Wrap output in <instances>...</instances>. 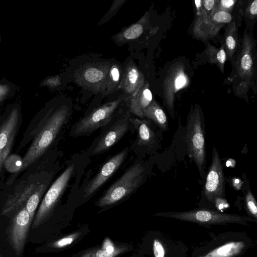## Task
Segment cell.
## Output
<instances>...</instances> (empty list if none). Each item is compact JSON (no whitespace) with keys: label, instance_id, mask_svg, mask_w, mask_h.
<instances>
[{"label":"cell","instance_id":"obj_22","mask_svg":"<svg viewBox=\"0 0 257 257\" xmlns=\"http://www.w3.org/2000/svg\"><path fill=\"white\" fill-rule=\"evenodd\" d=\"M144 117L155 122L162 129L165 130L168 126L167 116L159 104L152 100L144 111Z\"/></svg>","mask_w":257,"mask_h":257},{"label":"cell","instance_id":"obj_6","mask_svg":"<svg viewBox=\"0 0 257 257\" xmlns=\"http://www.w3.org/2000/svg\"><path fill=\"white\" fill-rule=\"evenodd\" d=\"M240 50L235 62L234 93L242 96L247 92L254 73L253 49L254 43L250 36L244 33Z\"/></svg>","mask_w":257,"mask_h":257},{"label":"cell","instance_id":"obj_11","mask_svg":"<svg viewBox=\"0 0 257 257\" xmlns=\"http://www.w3.org/2000/svg\"><path fill=\"white\" fill-rule=\"evenodd\" d=\"M166 216L192 222L205 223H241L244 219L239 215L223 214L206 209H196L180 212H166L160 213Z\"/></svg>","mask_w":257,"mask_h":257},{"label":"cell","instance_id":"obj_24","mask_svg":"<svg viewBox=\"0 0 257 257\" xmlns=\"http://www.w3.org/2000/svg\"><path fill=\"white\" fill-rule=\"evenodd\" d=\"M205 52L209 62L212 64L217 65L222 72H223L226 59V54L223 45L219 49H217L209 44Z\"/></svg>","mask_w":257,"mask_h":257},{"label":"cell","instance_id":"obj_37","mask_svg":"<svg viewBox=\"0 0 257 257\" xmlns=\"http://www.w3.org/2000/svg\"><path fill=\"white\" fill-rule=\"evenodd\" d=\"M61 83L60 79L59 76H55L50 78L47 80L46 84L52 87L58 86Z\"/></svg>","mask_w":257,"mask_h":257},{"label":"cell","instance_id":"obj_39","mask_svg":"<svg viewBox=\"0 0 257 257\" xmlns=\"http://www.w3.org/2000/svg\"><path fill=\"white\" fill-rule=\"evenodd\" d=\"M232 184L236 189H239L241 186V181L239 178H233L232 179Z\"/></svg>","mask_w":257,"mask_h":257},{"label":"cell","instance_id":"obj_8","mask_svg":"<svg viewBox=\"0 0 257 257\" xmlns=\"http://www.w3.org/2000/svg\"><path fill=\"white\" fill-rule=\"evenodd\" d=\"M112 62L94 60L84 63L76 70L75 81L83 88L104 93L107 74Z\"/></svg>","mask_w":257,"mask_h":257},{"label":"cell","instance_id":"obj_31","mask_svg":"<svg viewBox=\"0 0 257 257\" xmlns=\"http://www.w3.org/2000/svg\"><path fill=\"white\" fill-rule=\"evenodd\" d=\"M124 1H114V4H113L111 8L110 9L108 13L104 16V17L101 20V22H104L109 19L115 13L117 12V10L123 5Z\"/></svg>","mask_w":257,"mask_h":257},{"label":"cell","instance_id":"obj_1","mask_svg":"<svg viewBox=\"0 0 257 257\" xmlns=\"http://www.w3.org/2000/svg\"><path fill=\"white\" fill-rule=\"evenodd\" d=\"M70 114V107L62 104L55 109H50L36 124L29 126L21 143L23 147L32 140L23 157L22 171L36 163L45 153L65 125Z\"/></svg>","mask_w":257,"mask_h":257},{"label":"cell","instance_id":"obj_25","mask_svg":"<svg viewBox=\"0 0 257 257\" xmlns=\"http://www.w3.org/2000/svg\"><path fill=\"white\" fill-rule=\"evenodd\" d=\"M144 30L142 19L134 24H132L122 32L115 35V37L121 42L134 40L140 37Z\"/></svg>","mask_w":257,"mask_h":257},{"label":"cell","instance_id":"obj_9","mask_svg":"<svg viewBox=\"0 0 257 257\" xmlns=\"http://www.w3.org/2000/svg\"><path fill=\"white\" fill-rule=\"evenodd\" d=\"M130 118L128 109L115 120L113 117L92 146L91 155L101 154L116 144L127 132Z\"/></svg>","mask_w":257,"mask_h":257},{"label":"cell","instance_id":"obj_28","mask_svg":"<svg viewBox=\"0 0 257 257\" xmlns=\"http://www.w3.org/2000/svg\"><path fill=\"white\" fill-rule=\"evenodd\" d=\"M80 232H76L64 237H63L52 244V246L55 248H62L71 244L75 239L80 235Z\"/></svg>","mask_w":257,"mask_h":257},{"label":"cell","instance_id":"obj_13","mask_svg":"<svg viewBox=\"0 0 257 257\" xmlns=\"http://www.w3.org/2000/svg\"><path fill=\"white\" fill-rule=\"evenodd\" d=\"M32 220L25 207H21L16 211L10 226L9 236L12 246L18 255L23 250Z\"/></svg>","mask_w":257,"mask_h":257},{"label":"cell","instance_id":"obj_19","mask_svg":"<svg viewBox=\"0 0 257 257\" xmlns=\"http://www.w3.org/2000/svg\"><path fill=\"white\" fill-rule=\"evenodd\" d=\"M122 75L121 65L115 61H112L107 74L104 94H109L119 89Z\"/></svg>","mask_w":257,"mask_h":257},{"label":"cell","instance_id":"obj_18","mask_svg":"<svg viewBox=\"0 0 257 257\" xmlns=\"http://www.w3.org/2000/svg\"><path fill=\"white\" fill-rule=\"evenodd\" d=\"M153 99L149 84L145 82L143 85L133 95L124 99L123 102L130 112L141 117H144V111Z\"/></svg>","mask_w":257,"mask_h":257},{"label":"cell","instance_id":"obj_30","mask_svg":"<svg viewBox=\"0 0 257 257\" xmlns=\"http://www.w3.org/2000/svg\"><path fill=\"white\" fill-rule=\"evenodd\" d=\"M245 202L247 208L250 213L257 218V205L253 195L250 190H248L245 195Z\"/></svg>","mask_w":257,"mask_h":257},{"label":"cell","instance_id":"obj_32","mask_svg":"<svg viewBox=\"0 0 257 257\" xmlns=\"http://www.w3.org/2000/svg\"><path fill=\"white\" fill-rule=\"evenodd\" d=\"M216 2L217 0L202 1V13L201 15H209L211 14L216 5Z\"/></svg>","mask_w":257,"mask_h":257},{"label":"cell","instance_id":"obj_7","mask_svg":"<svg viewBox=\"0 0 257 257\" xmlns=\"http://www.w3.org/2000/svg\"><path fill=\"white\" fill-rule=\"evenodd\" d=\"M74 165L69 166L54 182L43 197L36 213L32 228L36 229L46 221L66 189L72 175Z\"/></svg>","mask_w":257,"mask_h":257},{"label":"cell","instance_id":"obj_15","mask_svg":"<svg viewBox=\"0 0 257 257\" xmlns=\"http://www.w3.org/2000/svg\"><path fill=\"white\" fill-rule=\"evenodd\" d=\"M187 82L188 78L183 65L180 63L173 65L168 71L163 86L165 100L170 109L174 108L175 93L184 87Z\"/></svg>","mask_w":257,"mask_h":257},{"label":"cell","instance_id":"obj_34","mask_svg":"<svg viewBox=\"0 0 257 257\" xmlns=\"http://www.w3.org/2000/svg\"><path fill=\"white\" fill-rule=\"evenodd\" d=\"M247 13L249 17H255L257 15V0H254L249 4L247 8Z\"/></svg>","mask_w":257,"mask_h":257},{"label":"cell","instance_id":"obj_29","mask_svg":"<svg viewBox=\"0 0 257 257\" xmlns=\"http://www.w3.org/2000/svg\"><path fill=\"white\" fill-rule=\"evenodd\" d=\"M235 0H217L216 5L212 13L218 11L230 12L235 5Z\"/></svg>","mask_w":257,"mask_h":257},{"label":"cell","instance_id":"obj_20","mask_svg":"<svg viewBox=\"0 0 257 257\" xmlns=\"http://www.w3.org/2000/svg\"><path fill=\"white\" fill-rule=\"evenodd\" d=\"M238 28L235 21L228 24L224 35L223 45L226 57L230 60L233 59L238 44Z\"/></svg>","mask_w":257,"mask_h":257},{"label":"cell","instance_id":"obj_12","mask_svg":"<svg viewBox=\"0 0 257 257\" xmlns=\"http://www.w3.org/2000/svg\"><path fill=\"white\" fill-rule=\"evenodd\" d=\"M204 193L210 201H214L216 197L222 198L224 193V178L221 161L215 147L212 150V161L206 176Z\"/></svg>","mask_w":257,"mask_h":257},{"label":"cell","instance_id":"obj_3","mask_svg":"<svg viewBox=\"0 0 257 257\" xmlns=\"http://www.w3.org/2000/svg\"><path fill=\"white\" fill-rule=\"evenodd\" d=\"M201 111L196 104L188 115L186 142L190 156L203 177L206 167L205 139Z\"/></svg>","mask_w":257,"mask_h":257},{"label":"cell","instance_id":"obj_10","mask_svg":"<svg viewBox=\"0 0 257 257\" xmlns=\"http://www.w3.org/2000/svg\"><path fill=\"white\" fill-rule=\"evenodd\" d=\"M231 21V15L224 11L196 16L192 27V33L196 38L206 40L216 36L225 24Z\"/></svg>","mask_w":257,"mask_h":257},{"label":"cell","instance_id":"obj_35","mask_svg":"<svg viewBox=\"0 0 257 257\" xmlns=\"http://www.w3.org/2000/svg\"><path fill=\"white\" fill-rule=\"evenodd\" d=\"M214 201L216 208L219 210L224 209L229 206L227 201L222 197H216L214 199Z\"/></svg>","mask_w":257,"mask_h":257},{"label":"cell","instance_id":"obj_27","mask_svg":"<svg viewBox=\"0 0 257 257\" xmlns=\"http://www.w3.org/2000/svg\"><path fill=\"white\" fill-rule=\"evenodd\" d=\"M121 253L117 252L109 253L106 249L103 248L88 250L79 257H115Z\"/></svg>","mask_w":257,"mask_h":257},{"label":"cell","instance_id":"obj_14","mask_svg":"<svg viewBox=\"0 0 257 257\" xmlns=\"http://www.w3.org/2000/svg\"><path fill=\"white\" fill-rule=\"evenodd\" d=\"M19 122V112L14 109L0 125V172L5 159L10 155Z\"/></svg>","mask_w":257,"mask_h":257},{"label":"cell","instance_id":"obj_4","mask_svg":"<svg viewBox=\"0 0 257 257\" xmlns=\"http://www.w3.org/2000/svg\"><path fill=\"white\" fill-rule=\"evenodd\" d=\"M144 170L143 166L139 163L131 166L108 189L97 201V205L104 207L111 205L130 195L142 183Z\"/></svg>","mask_w":257,"mask_h":257},{"label":"cell","instance_id":"obj_23","mask_svg":"<svg viewBox=\"0 0 257 257\" xmlns=\"http://www.w3.org/2000/svg\"><path fill=\"white\" fill-rule=\"evenodd\" d=\"M129 121L134 125L138 132L139 145H147L153 141L154 134L146 120L130 117Z\"/></svg>","mask_w":257,"mask_h":257},{"label":"cell","instance_id":"obj_2","mask_svg":"<svg viewBox=\"0 0 257 257\" xmlns=\"http://www.w3.org/2000/svg\"><path fill=\"white\" fill-rule=\"evenodd\" d=\"M49 184V181L40 178V174H31L23 180L7 199L2 213L7 215L24 207L33 219L36 209Z\"/></svg>","mask_w":257,"mask_h":257},{"label":"cell","instance_id":"obj_38","mask_svg":"<svg viewBox=\"0 0 257 257\" xmlns=\"http://www.w3.org/2000/svg\"><path fill=\"white\" fill-rule=\"evenodd\" d=\"M194 3L196 9V16H200L202 13V1L196 0Z\"/></svg>","mask_w":257,"mask_h":257},{"label":"cell","instance_id":"obj_16","mask_svg":"<svg viewBox=\"0 0 257 257\" xmlns=\"http://www.w3.org/2000/svg\"><path fill=\"white\" fill-rule=\"evenodd\" d=\"M128 153L126 148L108 160L85 189V196L88 197L95 192L119 168Z\"/></svg>","mask_w":257,"mask_h":257},{"label":"cell","instance_id":"obj_26","mask_svg":"<svg viewBox=\"0 0 257 257\" xmlns=\"http://www.w3.org/2000/svg\"><path fill=\"white\" fill-rule=\"evenodd\" d=\"M23 158L18 154H12L5 159L3 167L9 172L16 174L22 171Z\"/></svg>","mask_w":257,"mask_h":257},{"label":"cell","instance_id":"obj_5","mask_svg":"<svg viewBox=\"0 0 257 257\" xmlns=\"http://www.w3.org/2000/svg\"><path fill=\"white\" fill-rule=\"evenodd\" d=\"M124 99L122 94L119 98L93 109L74 124L71 135L74 137L86 136L99 128L105 127L112 120L117 108Z\"/></svg>","mask_w":257,"mask_h":257},{"label":"cell","instance_id":"obj_21","mask_svg":"<svg viewBox=\"0 0 257 257\" xmlns=\"http://www.w3.org/2000/svg\"><path fill=\"white\" fill-rule=\"evenodd\" d=\"M245 245L243 241H231L226 243L199 257H233L239 254Z\"/></svg>","mask_w":257,"mask_h":257},{"label":"cell","instance_id":"obj_36","mask_svg":"<svg viewBox=\"0 0 257 257\" xmlns=\"http://www.w3.org/2000/svg\"><path fill=\"white\" fill-rule=\"evenodd\" d=\"M10 88L7 85L0 84V101L7 95L10 91Z\"/></svg>","mask_w":257,"mask_h":257},{"label":"cell","instance_id":"obj_17","mask_svg":"<svg viewBox=\"0 0 257 257\" xmlns=\"http://www.w3.org/2000/svg\"><path fill=\"white\" fill-rule=\"evenodd\" d=\"M143 73L132 61H129L122 68V75L119 89L125 98L134 94L145 83Z\"/></svg>","mask_w":257,"mask_h":257},{"label":"cell","instance_id":"obj_33","mask_svg":"<svg viewBox=\"0 0 257 257\" xmlns=\"http://www.w3.org/2000/svg\"><path fill=\"white\" fill-rule=\"evenodd\" d=\"M153 251L155 257H164L165 250L161 242L155 239L153 242Z\"/></svg>","mask_w":257,"mask_h":257}]
</instances>
